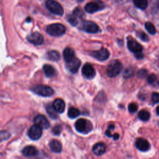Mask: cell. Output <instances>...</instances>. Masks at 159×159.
Instances as JSON below:
<instances>
[{
    "label": "cell",
    "instance_id": "6da1fadb",
    "mask_svg": "<svg viewBox=\"0 0 159 159\" xmlns=\"http://www.w3.org/2000/svg\"><path fill=\"white\" fill-rule=\"evenodd\" d=\"M122 65L120 61L117 60L112 61L106 68V74L110 78L117 76L122 71Z\"/></svg>",
    "mask_w": 159,
    "mask_h": 159
},
{
    "label": "cell",
    "instance_id": "7a4b0ae2",
    "mask_svg": "<svg viewBox=\"0 0 159 159\" xmlns=\"http://www.w3.org/2000/svg\"><path fill=\"white\" fill-rule=\"evenodd\" d=\"M75 127L78 132L84 134L89 132L93 129L91 122L83 118L78 119L75 122Z\"/></svg>",
    "mask_w": 159,
    "mask_h": 159
},
{
    "label": "cell",
    "instance_id": "3957f363",
    "mask_svg": "<svg viewBox=\"0 0 159 159\" xmlns=\"http://www.w3.org/2000/svg\"><path fill=\"white\" fill-rule=\"evenodd\" d=\"M47 32L54 37H59L63 35L66 32L65 27L61 24H52L47 27Z\"/></svg>",
    "mask_w": 159,
    "mask_h": 159
},
{
    "label": "cell",
    "instance_id": "277c9868",
    "mask_svg": "<svg viewBox=\"0 0 159 159\" xmlns=\"http://www.w3.org/2000/svg\"><path fill=\"white\" fill-rule=\"evenodd\" d=\"M47 8L53 14L58 16H62L63 14L64 11L61 6L57 1L55 0H47L45 2Z\"/></svg>",
    "mask_w": 159,
    "mask_h": 159
},
{
    "label": "cell",
    "instance_id": "5b68a950",
    "mask_svg": "<svg viewBox=\"0 0 159 159\" xmlns=\"http://www.w3.org/2000/svg\"><path fill=\"white\" fill-rule=\"evenodd\" d=\"M32 91L34 93L43 97L50 96L54 93L53 89L51 87L48 86H45V85L36 86L32 88Z\"/></svg>",
    "mask_w": 159,
    "mask_h": 159
},
{
    "label": "cell",
    "instance_id": "8992f818",
    "mask_svg": "<svg viewBox=\"0 0 159 159\" xmlns=\"http://www.w3.org/2000/svg\"><path fill=\"white\" fill-rule=\"evenodd\" d=\"M81 27L83 30L89 34L97 33L99 30L98 25L96 23L89 20L84 21L82 23Z\"/></svg>",
    "mask_w": 159,
    "mask_h": 159
},
{
    "label": "cell",
    "instance_id": "52a82bcc",
    "mask_svg": "<svg viewBox=\"0 0 159 159\" xmlns=\"http://www.w3.org/2000/svg\"><path fill=\"white\" fill-rule=\"evenodd\" d=\"M42 134V129L38 125H32L28 131L29 137L33 140L39 139Z\"/></svg>",
    "mask_w": 159,
    "mask_h": 159
},
{
    "label": "cell",
    "instance_id": "ba28073f",
    "mask_svg": "<svg viewBox=\"0 0 159 159\" xmlns=\"http://www.w3.org/2000/svg\"><path fill=\"white\" fill-rule=\"evenodd\" d=\"M127 47L130 52L134 53L141 52L143 50L142 46L139 42L130 37L127 38Z\"/></svg>",
    "mask_w": 159,
    "mask_h": 159
},
{
    "label": "cell",
    "instance_id": "9c48e42d",
    "mask_svg": "<svg viewBox=\"0 0 159 159\" xmlns=\"http://www.w3.org/2000/svg\"><path fill=\"white\" fill-rule=\"evenodd\" d=\"M91 55L98 60L104 61L107 60L109 57V52L106 48H101L98 51H94L91 53Z\"/></svg>",
    "mask_w": 159,
    "mask_h": 159
},
{
    "label": "cell",
    "instance_id": "30bf717a",
    "mask_svg": "<svg viewBox=\"0 0 159 159\" xmlns=\"http://www.w3.org/2000/svg\"><path fill=\"white\" fill-rule=\"evenodd\" d=\"M27 39L30 43L35 45H40L43 42V36L42 34L37 32H33L29 35L27 37Z\"/></svg>",
    "mask_w": 159,
    "mask_h": 159
},
{
    "label": "cell",
    "instance_id": "8fae6325",
    "mask_svg": "<svg viewBox=\"0 0 159 159\" xmlns=\"http://www.w3.org/2000/svg\"><path fill=\"white\" fill-rule=\"evenodd\" d=\"M82 75L87 79H92L96 75V71L93 66L89 63H86L83 65L81 70Z\"/></svg>",
    "mask_w": 159,
    "mask_h": 159
},
{
    "label": "cell",
    "instance_id": "7c38bea8",
    "mask_svg": "<svg viewBox=\"0 0 159 159\" xmlns=\"http://www.w3.org/2000/svg\"><path fill=\"white\" fill-rule=\"evenodd\" d=\"M104 5L102 2H90L85 6V10L88 13H94L96 11L101 10L104 8Z\"/></svg>",
    "mask_w": 159,
    "mask_h": 159
},
{
    "label": "cell",
    "instance_id": "4fadbf2b",
    "mask_svg": "<svg viewBox=\"0 0 159 159\" xmlns=\"http://www.w3.org/2000/svg\"><path fill=\"white\" fill-rule=\"evenodd\" d=\"M81 65V61L75 57L71 60L66 62V68L67 69L72 73H76Z\"/></svg>",
    "mask_w": 159,
    "mask_h": 159
},
{
    "label": "cell",
    "instance_id": "5bb4252c",
    "mask_svg": "<svg viewBox=\"0 0 159 159\" xmlns=\"http://www.w3.org/2000/svg\"><path fill=\"white\" fill-rule=\"evenodd\" d=\"M34 122L35 124L39 125L42 129H48L50 127V123L47 119L43 115L37 116L34 120Z\"/></svg>",
    "mask_w": 159,
    "mask_h": 159
},
{
    "label": "cell",
    "instance_id": "9a60e30c",
    "mask_svg": "<svg viewBox=\"0 0 159 159\" xmlns=\"http://www.w3.org/2000/svg\"><path fill=\"white\" fill-rule=\"evenodd\" d=\"M135 147L142 152H147L150 149V145L147 140L139 138L135 142Z\"/></svg>",
    "mask_w": 159,
    "mask_h": 159
},
{
    "label": "cell",
    "instance_id": "2e32d148",
    "mask_svg": "<svg viewBox=\"0 0 159 159\" xmlns=\"http://www.w3.org/2000/svg\"><path fill=\"white\" fill-rule=\"evenodd\" d=\"M53 108L58 113H62L64 112L65 109V104L63 99H56L52 104Z\"/></svg>",
    "mask_w": 159,
    "mask_h": 159
},
{
    "label": "cell",
    "instance_id": "e0dca14e",
    "mask_svg": "<svg viewBox=\"0 0 159 159\" xmlns=\"http://www.w3.org/2000/svg\"><path fill=\"white\" fill-rule=\"evenodd\" d=\"M106 152V146L103 143H96L93 147V152L96 155H102Z\"/></svg>",
    "mask_w": 159,
    "mask_h": 159
},
{
    "label": "cell",
    "instance_id": "ac0fdd59",
    "mask_svg": "<svg viewBox=\"0 0 159 159\" xmlns=\"http://www.w3.org/2000/svg\"><path fill=\"white\" fill-rule=\"evenodd\" d=\"M22 154L25 157H34L37 155L38 151L34 146H27L22 151Z\"/></svg>",
    "mask_w": 159,
    "mask_h": 159
},
{
    "label": "cell",
    "instance_id": "d6986e66",
    "mask_svg": "<svg viewBox=\"0 0 159 159\" xmlns=\"http://www.w3.org/2000/svg\"><path fill=\"white\" fill-rule=\"evenodd\" d=\"M49 146L51 150L55 153H60L62 150V145L61 143L55 139H53L50 141Z\"/></svg>",
    "mask_w": 159,
    "mask_h": 159
},
{
    "label": "cell",
    "instance_id": "ffe728a7",
    "mask_svg": "<svg viewBox=\"0 0 159 159\" xmlns=\"http://www.w3.org/2000/svg\"><path fill=\"white\" fill-rule=\"evenodd\" d=\"M63 58L66 62H68L70 60H71L73 58H75V52L74 50L70 48V47H66L63 50Z\"/></svg>",
    "mask_w": 159,
    "mask_h": 159
},
{
    "label": "cell",
    "instance_id": "44dd1931",
    "mask_svg": "<svg viewBox=\"0 0 159 159\" xmlns=\"http://www.w3.org/2000/svg\"><path fill=\"white\" fill-rule=\"evenodd\" d=\"M43 70L45 76L48 78H50L54 76L56 72L55 68L52 65H50L48 64H46L43 66Z\"/></svg>",
    "mask_w": 159,
    "mask_h": 159
},
{
    "label": "cell",
    "instance_id": "7402d4cb",
    "mask_svg": "<svg viewBox=\"0 0 159 159\" xmlns=\"http://www.w3.org/2000/svg\"><path fill=\"white\" fill-rule=\"evenodd\" d=\"M134 3L137 7L142 10L145 9L148 6L147 0H134Z\"/></svg>",
    "mask_w": 159,
    "mask_h": 159
},
{
    "label": "cell",
    "instance_id": "603a6c76",
    "mask_svg": "<svg viewBox=\"0 0 159 159\" xmlns=\"http://www.w3.org/2000/svg\"><path fill=\"white\" fill-rule=\"evenodd\" d=\"M135 73V69L132 66H129L126 68L123 72V77L124 78H129L134 76Z\"/></svg>",
    "mask_w": 159,
    "mask_h": 159
},
{
    "label": "cell",
    "instance_id": "cb8c5ba5",
    "mask_svg": "<svg viewBox=\"0 0 159 159\" xmlns=\"http://www.w3.org/2000/svg\"><path fill=\"white\" fill-rule=\"evenodd\" d=\"M47 57L49 60L52 61H58L60 58L59 53L55 50H52L48 52L47 53Z\"/></svg>",
    "mask_w": 159,
    "mask_h": 159
},
{
    "label": "cell",
    "instance_id": "d4e9b609",
    "mask_svg": "<svg viewBox=\"0 0 159 159\" xmlns=\"http://www.w3.org/2000/svg\"><path fill=\"white\" fill-rule=\"evenodd\" d=\"M139 118L143 121L148 120L150 117V114L148 111L146 110H142L138 114Z\"/></svg>",
    "mask_w": 159,
    "mask_h": 159
},
{
    "label": "cell",
    "instance_id": "484cf974",
    "mask_svg": "<svg viewBox=\"0 0 159 159\" xmlns=\"http://www.w3.org/2000/svg\"><path fill=\"white\" fill-rule=\"evenodd\" d=\"M80 114V111L75 107H70L68 111V116L70 119H75Z\"/></svg>",
    "mask_w": 159,
    "mask_h": 159
},
{
    "label": "cell",
    "instance_id": "4316f807",
    "mask_svg": "<svg viewBox=\"0 0 159 159\" xmlns=\"http://www.w3.org/2000/svg\"><path fill=\"white\" fill-rule=\"evenodd\" d=\"M47 112L50 116V117L52 119H56L58 117L57 112L55 111V109L53 108V106L48 105L47 106Z\"/></svg>",
    "mask_w": 159,
    "mask_h": 159
},
{
    "label": "cell",
    "instance_id": "83f0119b",
    "mask_svg": "<svg viewBox=\"0 0 159 159\" xmlns=\"http://www.w3.org/2000/svg\"><path fill=\"white\" fill-rule=\"evenodd\" d=\"M145 27L146 30L152 35H154L156 33V29L154 26V25L150 22H147L145 23Z\"/></svg>",
    "mask_w": 159,
    "mask_h": 159
},
{
    "label": "cell",
    "instance_id": "f1b7e54d",
    "mask_svg": "<svg viewBox=\"0 0 159 159\" xmlns=\"http://www.w3.org/2000/svg\"><path fill=\"white\" fill-rule=\"evenodd\" d=\"M67 20L73 26H75V25H76L78 24L77 17L75 16L74 14H71V15L68 16Z\"/></svg>",
    "mask_w": 159,
    "mask_h": 159
},
{
    "label": "cell",
    "instance_id": "f546056e",
    "mask_svg": "<svg viewBox=\"0 0 159 159\" xmlns=\"http://www.w3.org/2000/svg\"><path fill=\"white\" fill-rule=\"evenodd\" d=\"M137 35L139 37V38H140L142 40L144 41V42H147L148 41V37L147 36V35L142 32V31H139L137 32Z\"/></svg>",
    "mask_w": 159,
    "mask_h": 159
},
{
    "label": "cell",
    "instance_id": "4dcf8cb0",
    "mask_svg": "<svg viewBox=\"0 0 159 159\" xmlns=\"http://www.w3.org/2000/svg\"><path fill=\"white\" fill-rule=\"evenodd\" d=\"M10 137V134L6 131H0V142L7 140Z\"/></svg>",
    "mask_w": 159,
    "mask_h": 159
},
{
    "label": "cell",
    "instance_id": "1f68e13d",
    "mask_svg": "<svg viewBox=\"0 0 159 159\" xmlns=\"http://www.w3.org/2000/svg\"><path fill=\"white\" fill-rule=\"evenodd\" d=\"M147 75V71L145 69H140L137 73V76L140 78H143L146 77Z\"/></svg>",
    "mask_w": 159,
    "mask_h": 159
},
{
    "label": "cell",
    "instance_id": "d6a6232c",
    "mask_svg": "<svg viewBox=\"0 0 159 159\" xmlns=\"http://www.w3.org/2000/svg\"><path fill=\"white\" fill-rule=\"evenodd\" d=\"M128 109H129V111L130 112L134 113V112H135L137 111L138 106H137V105L135 103L132 102V103L129 104V105L128 106Z\"/></svg>",
    "mask_w": 159,
    "mask_h": 159
},
{
    "label": "cell",
    "instance_id": "836d02e7",
    "mask_svg": "<svg viewBox=\"0 0 159 159\" xmlns=\"http://www.w3.org/2000/svg\"><path fill=\"white\" fill-rule=\"evenodd\" d=\"M151 100L153 104L159 102V93H153L151 96Z\"/></svg>",
    "mask_w": 159,
    "mask_h": 159
},
{
    "label": "cell",
    "instance_id": "e575fe53",
    "mask_svg": "<svg viewBox=\"0 0 159 159\" xmlns=\"http://www.w3.org/2000/svg\"><path fill=\"white\" fill-rule=\"evenodd\" d=\"M115 126L113 124H111L108 126L107 129L105 132V135L109 137H112V134H111V130H114Z\"/></svg>",
    "mask_w": 159,
    "mask_h": 159
},
{
    "label": "cell",
    "instance_id": "d590c367",
    "mask_svg": "<svg viewBox=\"0 0 159 159\" xmlns=\"http://www.w3.org/2000/svg\"><path fill=\"white\" fill-rule=\"evenodd\" d=\"M147 82L149 83V84H153L156 80H157V76L155 74L152 73V74H150L148 76H147Z\"/></svg>",
    "mask_w": 159,
    "mask_h": 159
},
{
    "label": "cell",
    "instance_id": "8d00e7d4",
    "mask_svg": "<svg viewBox=\"0 0 159 159\" xmlns=\"http://www.w3.org/2000/svg\"><path fill=\"white\" fill-rule=\"evenodd\" d=\"M73 14L76 16L77 17H80V18H81L83 16H84V13L83 12L81 11V9H80V8L78 7H76L74 11H73Z\"/></svg>",
    "mask_w": 159,
    "mask_h": 159
},
{
    "label": "cell",
    "instance_id": "74e56055",
    "mask_svg": "<svg viewBox=\"0 0 159 159\" xmlns=\"http://www.w3.org/2000/svg\"><path fill=\"white\" fill-rule=\"evenodd\" d=\"M62 130V128L61 127V125H55L53 129H52V132L53 133L54 135H59L61 132Z\"/></svg>",
    "mask_w": 159,
    "mask_h": 159
},
{
    "label": "cell",
    "instance_id": "f35d334b",
    "mask_svg": "<svg viewBox=\"0 0 159 159\" xmlns=\"http://www.w3.org/2000/svg\"><path fill=\"white\" fill-rule=\"evenodd\" d=\"M135 57L137 58V59H142L143 58V54L142 53V52H139V53H135Z\"/></svg>",
    "mask_w": 159,
    "mask_h": 159
},
{
    "label": "cell",
    "instance_id": "ab89813d",
    "mask_svg": "<svg viewBox=\"0 0 159 159\" xmlns=\"http://www.w3.org/2000/svg\"><path fill=\"white\" fill-rule=\"evenodd\" d=\"M112 137H113L114 140H117V139H119V135L118 134L116 133V134H113V135H112Z\"/></svg>",
    "mask_w": 159,
    "mask_h": 159
},
{
    "label": "cell",
    "instance_id": "60d3db41",
    "mask_svg": "<svg viewBox=\"0 0 159 159\" xmlns=\"http://www.w3.org/2000/svg\"><path fill=\"white\" fill-rule=\"evenodd\" d=\"M156 112H157V114L159 116V106H158L156 108Z\"/></svg>",
    "mask_w": 159,
    "mask_h": 159
},
{
    "label": "cell",
    "instance_id": "b9f144b4",
    "mask_svg": "<svg viewBox=\"0 0 159 159\" xmlns=\"http://www.w3.org/2000/svg\"><path fill=\"white\" fill-rule=\"evenodd\" d=\"M76 1H77L78 2H82V1H83L84 0H76Z\"/></svg>",
    "mask_w": 159,
    "mask_h": 159
},
{
    "label": "cell",
    "instance_id": "7bdbcfd3",
    "mask_svg": "<svg viewBox=\"0 0 159 159\" xmlns=\"http://www.w3.org/2000/svg\"><path fill=\"white\" fill-rule=\"evenodd\" d=\"M158 85H159V82H158Z\"/></svg>",
    "mask_w": 159,
    "mask_h": 159
}]
</instances>
